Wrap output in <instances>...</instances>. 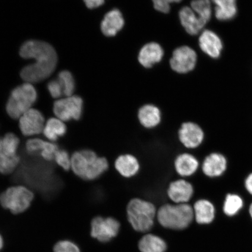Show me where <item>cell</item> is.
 <instances>
[{
    "instance_id": "cell-1",
    "label": "cell",
    "mask_w": 252,
    "mask_h": 252,
    "mask_svg": "<svg viewBox=\"0 0 252 252\" xmlns=\"http://www.w3.org/2000/svg\"><path fill=\"white\" fill-rule=\"evenodd\" d=\"M20 54L24 59H33L35 61L21 72V77L26 83H38L45 80L55 70L58 56L55 49L49 43L28 40L21 46Z\"/></svg>"
},
{
    "instance_id": "cell-2",
    "label": "cell",
    "mask_w": 252,
    "mask_h": 252,
    "mask_svg": "<svg viewBox=\"0 0 252 252\" xmlns=\"http://www.w3.org/2000/svg\"><path fill=\"white\" fill-rule=\"evenodd\" d=\"M72 171L86 181H94L100 177L109 168L106 158L99 157L91 150L77 151L71 158Z\"/></svg>"
},
{
    "instance_id": "cell-3",
    "label": "cell",
    "mask_w": 252,
    "mask_h": 252,
    "mask_svg": "<svg viewBox=\"0 0 252 252\" xmlns=\"http://www.w3.org/2000/svg\"><path fill=\"white\" fill-rule=\"evenodd\" d=\"M157 216L163 227L175 230L187 228L194 218L193 208L187 203L163 205Z\"/></svg>"
},
{
    "instance_id": "cell-4",
    "label": "cell",
    "mask_w": 252,
    "mask_h": 252,
    "mask_svg": "<svg viewBox=\"0 0 252 252\" xmlns=\"http://www.w3.org/2000/svg\"><path fill=\"white\" fill-rule=\"evenodd\" d=\"M127 216L128 222L135 231L147 232L154 225L156 208L150 201L133 198L127 204Z\"/></svg>"
},
{
    "instance_id": "cell-5",
    "label": "cell",
    "mask_w": 252,
    "mask_h": 252,
    "mask_svg": "<svg viewBox=\"0 0 252 252\" xmlns=\"http://www.w3.org/2000/svg\"><path fill=\"white\" fill-rule=\"evenodd\" d=\"M37 92L33 85L25 83L12 90L9 96L6 111L14 119H20L24 113L32 108L36 101Z\"/></svg>"
},
{
    "instance_id": "cell-6",
    "label": "cell",
    "mask_w": 252,
    "mask_h": 252,
    "mask_svg": "<svg viewBox=\"0 0 252 252\" xmlns=\"http://www.w3.org/2000/svg\"><path fill=\"white\" fill-rule=\"evenodd\" d=\"M34 195L29 189L24 186L9 188L0 195V204L12 213H23L31 206Z\"/></svg>"
},
{
    "instance_id": "cell-7",
    "label": "cell",
    "mask_w": 252,
    "mask_h": 252,
    "mask_svg": "<svg viewBox=\"0 0 252 252\" xmlns=\"http://www.w3.org/2000/svg\"><path fill=\"white\" fill-rule=\"evenodd\" d=\"M83 112V100L80 96L72 95L57 100L53 106V112L57 118L63 122L80 119Z\"/></svg>"
},
{
    "instance_id": "cell-8",
    "label": "cell",
    "mask_w": 252,
    "mask_h": 252,
    "mask_svg": "<svg viewBox=\"0 0 252 252\" xmlns=\"http://www.w3.org/2000/svg\"><path fill=\"white\" fill-rule=\"evenodd\" d=\"M120 226L118 220L112 217H96L91 222V235L100 242H107L117 236Z\"/></svg>"
},
{
    "instance_id": "cell-9",
    "label": "cell",
    "mask_w": 252,
    "mask_h": 252,
    "mask_svg": "<svg viewBox=\"0 0 252 252\" xmlns=\"http://www.w3.org/2000/svg\"><path fill=\"white\" fill-rule=\"evenodd\" d=\"M197 55L189 46H181L174 50L170 61L173 71L185 74L193 70L196 65Z\"/></svg>"
},
{
    "instance_id": "cell-10",
    "label": "cell",
    "mask_w": 252,
    "mask_h": 252,
    "mask_svg": "<svg viewBox=\"0 0 252 252\" xmlns=\"http://www.w3.org/2000/svg\"><path fill=\"white\" fill-rule=\"evenodd\" d=\"M178 135L183 146L191 150L199 147L204 138L203 129L196 123L190 121L182 123Z\"/></svg>"
},
{
    "instance_id": "cell-11",
    "label": "cell",
    "mask_w": 252,
    "mask_h": 252,
    "mask_svg": "<svg viewBox=\"0 0 252 252\" xmlns=\"http://www.w3.org/2000/svg\"><path fill=\"white\" fill-rule=\"evenodd\" d=\"M45 120L38 110L31 108L20 118V128L25 136H34L43 133Z\"/></svg>"
},
{
    "instance_id": "cell-12",
    "label": "cell",
    "mask_w": 252,
    "mask_h": 252,
    "mask_svg": "<svg viewBox=\"0 0 252 252\" xmlns=\"http://www.w3.org/2000/svg\"><path fill=\"white\" fill-rule=\"evenodd\" d=\"M166 193L173 203L185 204L193 196L194 188L191 183L184 179H178L170 183Z\"/></svg>"
},
{
    "instance_id": "cell-13",
    "label": "cell",
    "mask_w": 252,
    "mask_h": 252,
    "mask_svg": "<svg viewBox=\"0 0 252 252\" xmlns=\"http://www.w3.org/2000/svg\"><path fill=\"white\" fill-rule=\"evenodd\" d=\"M199 46L204 53L213 59L219 58L223 48L220 37L210 30L204 31L201 33L199 37Z\"/></svg>"
},
{
    "instance_id": "cell-14",
    "label": "cell",
    "mask_w": 252,
    "mask_h": 252,
    "mask_svg": "<svg viewBox=\"0 0 252 252\" xmlns=\"http://www.w3.org/2000/svg\"><path fill=\"white\" fill-rule=\"evenodd\" d=\"M114 166L116 171L125 178L133 177L140 169L139 160L130 154L119 156L115 160Z\"/></svg>"
},
{
    "instance_id": "cell-15",
    "label": "cell",
    "mask_w": 252,
    "mask_h": 252,
    "mask_svg": "<svg viewBox=\"0 0 252 252\" xmlns=\"http://www.w3.org/2000/svg\"><path fill=\"white\" fill-rule=\"evenodd\" d=\"M137 119L143 127L152 129L158 126L161 122V112L156 105L146 104L138 109Z\"/></svg>"
},
{
    "instance_id": "cell-16",
    "label": "cell",
    "mask_w": 252,
    "mask_h": 252,
    "mask_svg": "<svg viewBox=\"0 0 252 252\" xmlns=\"http://www.w3.org/2000/svg\"><path fill=\"white\" fill-rule=\"evenodd\" d=\"M179 18L183 27L191 35L197 34L207 24L198 17L193 9L189 7H184L181 9Z\"/></svg>"
},
{
    "instance_id": "cell-17",
    "label": "cell",
    "mask_w": 252,
    "mask_h": 252,
    "mask_svg": "<svg viewBox=\"0 0 252 252\" xmlns=\"http://www.w3.org/2000/svg\"><path fill=\"white\" fill-rule=\"evenodd\" d=\"M163 53V50L158 43H147L140 50L138 57V62L145 68H151L161 61Z\"/></svg>"
},
{
    "instance_id": "cell-18",
    "label": "cell",
    "mask_w": 252,
    "mask_h": 252,
    "mask_svg": "<svg viewBox=\"0 0 252 252\" xmlns=\"http://www.w3.org/2000/svg\"><path fill=\"white\" fill-rule=\"evenodd\" d=\"M226 160L221 154L212 153L204 159L202 171L204 175L210 178L218 177L225 172L226 169Z\"/></svg>"
},
{
    "instance_id": "cell-19",
    "label": "cell",
    "mask_w": 252,
    "mask_h": 252,
    "mask_svg": "<svg viewBox=\"0 0 252 252\" xmlns=\"http://www.w3.org/2000/svg\"><path fill=\"white\" fill-rule=\"evenodd\" d=\"M125 25V20L121 12L117 9H112L107 13L102 22L100 28L106 36H114Z\"/></svg>"
},
{
    "instance_id": "cell-20",
    "label": "cell",
    "mask_w": 252,
    "mask_h": 252,
    "mask_svg": "<svg viewBox=\"0 0 252 252\" xmlns=\"http://www.w3.org/2000/svg\"><path fill=\"white\" fill-rule=\"evenodd\" d=\"M199 162L196 158L189 153L179 154L174 160L176 173L182 177H189L197 171Z\"/></svg>"
},
{
    "instance_id": "cell-21",
    "label": "cell",
    "mask_w": 252,
    "mask_h": 252,
    "mask_svg": "<svg viewBox=\"0 0 252 252\" xmlns=\"http://www.w3.org/2000/svg\"><path fill=\"white\" fill-rule=\"evenodd\" d=\"M193 212L194 218L200 224H209L215 219V207L206 199L197 200L194 204Z\"/></svg>"
},
{
    "instance_id": "cell-22",
    "label": "cell",
    "mask_w": 252,
    "mask_h": 252,
    "mask_svg": "<svg viewBox=\"0 0 252 252\" xmlns=\"http://www.w3.org/2000/svg\"><path fill=\"white\" fill-rule=\"evenodd\" d=\"M216 5V17L220 21L232 20L237 14L238 9L236 0H212Z\"/></svg>"
},
{
    "instance_id": "cell-23",
    "label": "cell",
    "mask_w": 252,
    "mask_h": 252,
    "mask_svg": "<svg viewBox=\"0 0 252 252\" xmlns=\"http://www.w3.org/2000/svg\"><path fill=\"white\" fill-rule=\"evenodd\" d=\"M20 157L9 153L5 149L0 138V173L7 175L14 171L20 162Z\"/></svg>"
},
{
    "instance_id": "cell-24",
    "label": "cell",
    "mask_w": 252,
    "mask_h": 252,
    "mask_svg": "<svg viewBox=\"0 0 252 252\" xmlns=\"http://www.w3.org/2000/svg\"><path fill=\"white\" fill-rule=\"evenodd\" d=\"M67 131V127L61 119L52 118L47 121L44 127L43 133L50 141L54 142L59 138L64 136Z\"/></svg>"
},
{
    "instance_id": "cell-25",
    "label": "cell",
    "mask_w": 252,
    "mask_h": 252,
    "mask_svg": "<svg viewBox=\"0 0 252 252\" xmlns=\"http://www.w3.org/2000/svg\"><path fill=\"white\" fill-rule=\"evenodd\" d=\"M138 248L141 252H165L167 247L165 242L161 238L148 234L141 239Z\"/></svg>"
},
{
    "instance_id": "cell-26",
    "label": "cell",
    "mask_w": 252,
    "mask_h": 252,
    "mask_svg": "<svg viewBox=\"0 0 252 252\" xmlns=\"http://www.w3.org/2000/svg\"><path fill=\"white\" fill-rule=\"evenodd\" d=\"M191 8L201 20L207 24L212 15L210 0H193L191 2Z\"/></svg>"
},
{
    "instance_id": "cell-27",
    "label": "cell",
    "mask_w": 252,
    "mask_h": 252,
    "mask_svg": "<svg viewBox=\"0 0 252 252\" xmlns=\"http://www.w3.org/2000/svg\"><path fill=\"white\" fill-rule=\"evenodd\" d=\"M244 206V201L238 195L229 194L226 196L223 211L226 216L232 217L237 214Z\"/></svg>"
},
{
    "instance_id": "cell-28",
    "label": "cell",
    "mask_w": 252,
    "mask_h": 252,
    "mask_svg": "<svg viewBox=\"0 0 252 252\" xmlns=\"http://www.w3.org/2000/svg\"><path fill=\"white\" fill-rule=\"evenodd\" d=\"M58 79L61 82L63 94L66 97L73 95L75 91V81L70 71H62L59 74Z\"/></svg>"
},
{
    "instance_id": "cell-29",
    "label": "cell",
    "mask_w": 252,
    "mask_h": 252,
    "mask_svg": "<svg viewBox=\"0 0 252 252\" xmlns=\"http://www.w3.org/2000/svg\"><path fill=\"white\" fill-rule=\"evenodd\" d=\"M54 160L64 171L71 168V159L67 151L59 149L55 154Z\"/></svg>"
},
{
    "instance_id": "cell-30",
    "label": "cell",
    "mask_w": 252,
    "mask_h": 252,
    "mask_svg": "<svg viewBox=\"0 0 252 252\" xmlns=\"http://www.w3.org/2000/svg\"><path fill=\"white\" fill-rule=\"evenodd\" d=\"M46 141L40 138H34L28 140L26 143V150L30 154H40L45 147Z\"/></svg>"
},
{
    "instance_id": "cell-31",
    "label": "cell",
    "mask_w": 252,
    "mask_h": 252,
    "mask_svg": "<svg viewBox=\"0 0 252 252\" xmlns=\"http://www.w3.org/2000/svg\"><path fill=\"white\" fill-rule=\"evenodd\" d=\"M54 252H80L78 246L70 241H62L54 247Z\"/></svg>"
},
{
    "instance_id": "cell-32",
    "label": "cell",
    "mask_w": 252,
    "mask_h": 252,
    "mask_svg": "<svg viewBox=\"0 0 252 252\" xmlns=\"http://www.w3.org/2000/svg\"><path fill=\"white\" fill-rule=\"evenodd\" d=\"M59 150L58 145L52 142L46 141L45 147L40 154L43 159L47 161H51L54 159L55 154Z\"/></svg>"
},
{
    "instance_id": "cell-33",
    "label": "cell",
    "mask_w": 252,
    "mask_h": 252,
    "mask_svg": "<svg viewBox=\"0 0 252 252\" xmlns=\"http://www.w3.org/2000/svg\"><path fill=\"white\" fill-rule=\"evenodd\" d=\"M49 92L53 98L59 99L64 95L63 89L59 79H56L50 82L47 86Z\"/></svg>"
},
{
    "instance_id": "cell-34",
    "label": "cell",
    "mask_w": 252,
    "mask_h": 252,
    "mask_svg": "<svg viewBox=\"0 0 252 252\" xmlns=\"http://www.w3.org/2000/svg\"><path fill=\"white\" fill-rule=\"evenodd\" d=\"M154 7L157 11L162 13H168L171 9L170 3L166 0H152Z\"/></svg>"
},
{
    "instance_id": "cell-35",
    "label": "cell",
    "mask_w": 252,
    "mask_h": 252,
    "mask_svg": "<svg viewBox=\"0 0 252 252\" xmlns=\"http://www.w3.org/2000/svg\"><path fill=\"white\" fill-rule=\"evenodd\" d=\"M84 1L88 8L94 9L102 5L105 0H84Z\"/></svg>"
},
{
    "instance_id": "cell-36",
    "label": "cell",
    "mask_w": 252,
    "mask_h": 252,
    "mask_svg": "<svg viewBox=\"0 0 252 252\" xmlns=\"http://www.w3.org/2000/svg\"><path fill=\"white\" fill-rule=\"evenodd\" d=\"M245 187L247 188V190L252 195V173L246 179Z\"/></svg>"
},
{
    "instance_id": "cell-37",
    "label": "cell",
    "mask_w": 252,
    "mask_h": 252,
    "mask_svg": "<svg viewBox=\"0 0 252 252\" xmlns=\"http://www.w3.org/2000/svg\"><path fill=\"white\" fill-rule=\"evenodd\" d=\"M3 246H4V241H3V239L1 235H0V251L2 250Z\"/></svg>"
},
{
    "instance_id": "cell-38",
    "label": "cell",
    "mask_w": 252,
    "mask_h": 252,
    "mask_svg": "<svg viewBox=\"0 0 252 252\" xmlns=\"http://www.w3.org/2000/svg\"><path fill=\"white\" fill-rule=\"evenodd\" d=\"M166 1H168L170 4L172 2H179L182 1V0H166Z\"/></svg>"
},
{
    "instance_id": "cell-39",
    "label": "cell",
    "mask_w": 252,
    "mask_h": 252,
    "mask_svg": "<svg viewBox=\"0 0 252 252\" xmlns=\"http://www.w3.org/2000/svg\"><path fill=\"white\" fill-rule=\"evenodd\" d=\"M250 214L251 218L252 219V203L251 204V206L250 207Z\"/></svg>"
}]
</instances>
